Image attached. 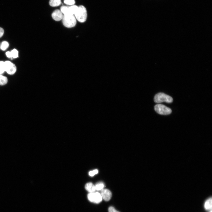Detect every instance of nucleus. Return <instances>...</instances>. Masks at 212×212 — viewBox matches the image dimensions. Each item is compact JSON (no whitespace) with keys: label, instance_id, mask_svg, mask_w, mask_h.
Segmentation results:
<instances>
[{"label":"nucleus","instance_id":"nucleus-1","mask_svg":"<svg viewBox=\"0 0 212 212\" xmlns=\"http://www.w3.org/2000/svg\"><path fill=\"white\" fill-rule=\"evenodd\" d=\"M76 19L80 22H85L87 18V14L85 7L82 5L78 6V8L74 14Z\"/></svg>","mask_w":212,"mask_h":212},{"label":"nucleus","instance_id":"nucleus-2","mask_svg":"<svg viewBox=\"0 0 212 212\" xmlns=\"http://www.w3.org/2000/svg\"><path fill=\"white\" fill-rule=\"evenodd\" d=\"M63 25L67 28H71L75 26L76 20L74 15L64 14L62 18Z\"/></svg>","mask_w":212,"mask_h":212},{"label":"nucleus","instance_id":"nucleus-3","mask_svg":"<svg viewBox=\"0 0 212 212\" xmlns=\"http://www.w3.org/2000/svg\"><path fill=\"white\" fill-rule=\"evenodd\" d=\"M155 102L159 103L163 102L171 103L173 101V98L170 96L163 93L160 92L156 94L154 98Z\"/></svg>","mask_w":212,"mask_h":212},{"label":"nucleus","instance_id":"nucleus-4","mask_svg":"<svg viewBox=\"0 0 212 212\" xmlns=\"http://www.w3.org/2000/svg\"><path fill=\"white\" fill-rule=\"evenodd\" d=\"M154 110L157 113L162 115H169L172 112L171 109L160 104H157L155 106Z\"/></svg>","mask_w":212,"mask_h":212},{"label":"nucleus","instance_id":"nucleus-5","mask_svg":"<svg viewBox=\"0 0 212 212\" xmlns=\"http://www.w3.org/2000/svg\"><path fill=\"white\" fill-rule=\"evenodd\" d=\"M78 8L77 6L74 5L71 6H63L61 7L60 10L64 14H74Z\"/></svg>","mask_w":212,"mask_h":212},{"label":"nucleus","instance_id":"nucleus-6","mask_svg":"<svg viewBox=\"0 0 212 212\" xmlns=\"http://www.w3.org/2000/svg\"><path fill=\"white\" fill-rule=\"evenodd\" d=\"M87 198L90 201L96 203H100L102 199L100 193L97 192L90 193Z\"/></svg>","mask_w":212,"mask_h":212},{"label":"nucleus","instance_id":"nucleus-7","mask_svg":"<svg viewBox=\"0 0 212 212\" xmlns=\"http://www.w3.org/2000/svg\"><path fill=\"white\" fill-rule=\"evenodd\" d=\"M100 194L102 198L106 201L110 199L112 196L110 191L107 189H103L101 191Z\"/></svg>","mask_w":212,"mask_h":212},{"label":"nucleus","instance_id":"nucleus-8","mask_svg":"<svg viewBox=\"0 0 212 212\" xmlns=\"http://www.w3.org/2000/svg\"><path fill=\"white\" fill-rule=\"evenodd\" d=\"M52 17L56 21H59L62 19L63 15L61 10L59 9L55 10L52 14Z\"/></svg>","mask_w":212,"mask_h":212},{"label":"nucleus","instance_id":"nucleus-9","mask_svg":"<svg viewBox=\"0 0 212 212\" xmlns=\"http://www.w3.org/2000/svg\"><path fill=\"white\" fill-rule=\"evenodd\" d=\"M6 54L9 58H16L18 57V52L16 49H14L10 52H6Z\"/></svg>","mask_w":212,"mask_h":212},{"label":"nucleus","instance_id":"nucleus-10","mask_svg":"<svg viewBox=\"0 0 212 212\" xmlns=\"http://www.w3.org/2000/svg\"><path fill=\"white\" fill-rule=\"evenodd\" d=\"M85 188L86 190L90 193L95 192L96 190L95 186L90 182L87 183L85 185Z\"/></svg>","mask_w":212,"mask_h":212},{"label":"nucleus","instance_id":"nucleus-11","mask_svg":"<svg viewBox=\"0 0 212 212\" xmlns=\"http://www.w3.org/2000/svg\"><path fill=\"white\" fill-rule=\"evenodd\" d=\"M212 200L211 198L208 199L205 202L204 208L206 210H211L212 207Z\"/></svg>","mask_w":212,"mask_h":212},{"label":"nucleus","instance_id":"nucleus-12","mask_svg":"<svg viewBox=\"0 0 212 212\" xmlns=\"http://www.w3.org/2000/svg\"><path fill=\"white\" fill-rule=\"evenodd\" d=\"M61 4V0H50L49 1L50 5L52 7L58 6Z\"/></svg>","mask_w":212,"mask_h":212},{"label":"nucleus","instance_id":"nucleus-13","mask_svg":"<svg viewBox=\"0 0 212 212\" xmlns=\"http://www.w3.org/2000/svg\"><path fill=\"white\" fill-rule=\"evenodd\" d=\"M4 64L5 71L6 72L12 67L14 64L9 61H7L4 62Z\"/></svg>","mask_w":212,"mask_h":212},{"label":"nucleus","instance_id":"nucleus-14","mask_svg":"<svg viewBox=\"0 0 212 212\" xmlns=\"http://www.w3.org/2000/svg\"><path fill=\"white\" fill-rule=\"evenodd\" d=\"M8 82L7 78L0 74V85H6Z\"/></svg>","mask_w":212,"mask_h":212},{"label":"nucleus","instance_id":"nucleus-15","mask_svg":"<svg viewBox=\"0 0 212 212\" xmlns=\"http://www.w3.org/2000/svg\"><path fill=\"white\" fill-rule=\"evenodd\" d=\"M96 190L97 191H101L104 189L105 186L103 183L102 182L97 183L95 186Z\"/></svg>","mask_w":212,"mask_h":212},{"label":"nucleus","instance_id":"nucleus-16","mask_svg":"<svg viewBox=\"0 0 212 212\" xmlns=\"http://www.w3.org/2000/svg\"><path fill=\"white\" fill-rule=\"evenodd\" d=\"M9 46V44L7 42L3 41L2 42L0 47L2 50L4 51L8 48Z\"/></svg>","mask_w":212,"mask_h":212},{"label":"nucleus","instance_id":"nucleus-17","mask_svg":"<svg viewBox=\"0 0 212 212\" xmlns=\"http://www.w3.org/2000/svg\"><path fill=\"white\" fill-rule=\"evenodd\" d=\"M16 70V66L14 64L12 67L6 72L7 73L9 74L12 75L15 73Z\"/></svg>","mask_w":212,"mask_h":212},{"label":"nucleus","instance_id":"nucleus-18","mask_svg":"<svg viewBox=\"0 0 212 212\" xmlns=\"http://www.w3.org/2000/svg\"><path fill=\"white\" fill-rule=\"evenodd\" d=\"M5 71L4 62L0 61V74H2Z\"/></svg>","mask_w":212,"mask_h":212},{"label":"nucleus","instance_id":"nucleus-19","mask_svg":"<svg viewBox=\"0 0 212 212\" xmlns=\"http://www.w3.org/2000/svg\"><path fill=\"white\" fill-rule=\"evenodd\" d=\"M64 3L67 5H72L75 3L74 0H64Z\"/></svg>","mask_w":212,"mask_h":212},{"label":"nucleus","instance_id":"nucleus-20","mask_svg":"<svg viewBox=\"0 0 212 212\" xmlns=\"http://www.w3.org/2000/svg\"><path fill=\"white\" fill-rule=\"evenodd\" d=\"M98 173V170L97 169H95L92 171H90L89 172V175L91 176H93L97 174Z\"/></svg>","mask_w":212,"mask_h":212},{"label":"nucleus","instance_id":"nucleus-21","mask_svg":"<svg viewBox=\"0 0 212 212\" xmlns=\"http://www.w3.org/2000/svg\"><path fill=\"white\" fill-rule=\"evenodd\" d=\"M109 212H120L116 210L114 207L112 206H110L108 208Z\"/></svg>","mask_w":212,"mask_h":212},{"label":"nucleus","instance_id":"nucleus-22","mask_svg":"<svg viewBox=\"0 0 212 212\" xmlns=\"http://www.w3.org/2000/svg\"><path fill=\"white\" fill-rule=\"evenodd\" d=\"M4 30L3 29L0 27V38L2 36L4 33Z\"/></svg>","mask_w":212,"mask_h":212},{"label":"nucleus","instance_id":"nucleus-23","mask_svg":"<svg viewBox=\"0 0 212 212\" xmlns=\"http://www.w3.org/2000/svg\"><path fill=\"white\" fill-rule=\"evenodd\" d=\"M210 212H212V211H211H211H210Z\"/></svg>","mask_w":212,"mask_h":212},{"label":"nucleus","instance_id":"nucleus-24","mask_svg":"<svg viewBox=\"0 0 212 212\" xmlns=\"http://www.w3.org/2000/svg\"><path fill=\"white\" fill-rule=\"evenodd\" d=\"M0 48H1V47H0Z\"/></svg>","mask_w":212,"mask_h":212}]
</instances>
